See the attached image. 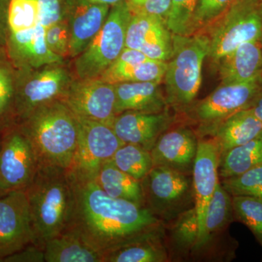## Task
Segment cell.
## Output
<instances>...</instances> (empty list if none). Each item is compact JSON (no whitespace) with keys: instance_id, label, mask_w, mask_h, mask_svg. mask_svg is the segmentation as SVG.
Returning a JSON list of instances; mask_svg holds the SVG:
<instances>
[{"instance_id":"obj_3","label":"cell","mask_w":262,"mask_h":262,"mask_svg":"<svg viewBox=\"0 0 262 262\" xmlns=\"http://www.w3.org/2000/svg\"><path fill=\"white\" fill-rule=\"evenodd\" d=\"M30 139L40 164L69 170L77 143L75 115L61 100L42 105L18 124Z\"/></svg>"},{"instance_id":"obj_18","label":"cell","mask_w":262,"mask_h":262,"mask_svg":"<svg viewBox=\"0 0 262 262\" xmlns=\"http://www.w3.org/2000/svg\"><path fill=\"white\" fill-rule=\"evenodd\" d=\"M64 18L70 29V58L80 55L102 28L111 7L106 5L72 3L63 5Z\"/></svg>"},{"instance_id":"obj_42","label":"cell","mask_w":262,"mask_h":262,"mask_svg":"<svg viewBox=\"0 0 262 262\" xmlns=\"http://www.w3.org/2000/svg\"><path fill=\"white\" fill-rule=\"evenodd\" d=\"M253 5H256V8H257L258 12H259L260 15H261L262 18V0H258L256 3H251Z\"/></svg>"},{"instance_id":"obj_33","label":"cell","mask_w":262,"mask_h":262,"mask_svg":"<svg viewBox=\"0 0 262 262\" xmlns=\"http://www.w3.org/2000/svg\"><path fill=\"white\" fill-rule=\"evenodd\" d=\"M198 0H171L166 24L176 35L193 34L192 24Z\"/></svg>"},{"instance_id":"obj_21","label":"cell","mask_w":262,"mask_h":262,"mask_svg":"<svg viewBox=\"0 0 262 262\" xmlns=\"http://www.w3.org/2000/svg\"><path fill=\"white\" fill-rule=\"evenodd\" d=\"M161 82H134L115 84L117 115L125 112L159 113L169 106Z\"/></svg>"},{"instance_id":"obj_22","label":"cell","mask_w":262,"mask_h":262,"mask_svg":"<svg viewBox=\"0 0 262 262\" xmlns=\"http://www.w3.org/2000/svg\"><path fill=\"white\" fill-rule=\"evenodd\" d=\"M207 136L216 143L222 158L228 150L262 136V122L248 108L221 122Z\"/></svg>"},{"instance_id":"obj_12","label":"cell","mask_w":262,"mask_h":262,"mask_svg":"<svg viewBox=\"0 0 262 262\" xmlns=\"http://www.w3.org/2000/svg\"><path fill=\"white\" fill-rule=\"evenodd\" d=\"M61 101L76 116L110 127L117 116L115 85L98 78L75 77Z\"/></svg>"},{"instance_id":"obj_8","label":"cell","mask_w":262,"mask_h":262,"mask_svg":"<svg viewBox=\"0 0 262 262\" xmlns=\"http://www.w3.org/2000/svg\"><path fill=\"white\" fill-rule=\"evenodd\" d=\"M262 96V75L238 84H220L204 99L186 112L200 124L199 138L208 135L221 122L243 110L252 108Z\"/></svg>"},{"instance_id":"obj_40","label":"cell","mask_w":262,"mask_h":262,"mask_svg":"<svg viewBox=\"0 0 262 262\" xmlns=\"http://www.w3.org/2000/svg\"><path fill=\"white\" fill-rule=\"evenodd\" d=\"M125 0H63V5L67 3H90V4L106 5L113 7L123 3Z\"/></svg>"},{"instance_id":"obj_6","label":"cell","mask_w":262,"mask_h":262,"mask_svg":"<svg viewBox=\"0 0 262 262\" xmlns=\"http://www.w3.org/2000/svg\"><path fill=\"white\" fill-rule=\"evenodd\" d=\"M131 15L125 2L111 7L102 28L84 51L74 58L72 69L75 77L98 78L125 48V37Z\"/></svg>"},{"instance_id":"obj_36","label":"cell","mask_w":262,"mask_h":262,"mask_svg":"<svg viewBox=\"0 0 262 262\" xmlns=\"http://www.w3.org/2000/svg\"><path fill=\"white\" fill-rule=\"evenodd\" d=\"M131 15H155L167 20L171 0H125Z\"/></svg>"},{"instance_id":"obj_44","label":"cell","mask_w":262,"mask_h":262,"mask_svg":"<svg viewBox=\"0 0 262 262\" xmlns=\"http://www.w3.org/2000/svg\"><path fill=\"white\" fill-rule=\"evenodd\" d=\"M5 194H4V193H3V192H2L1 190H0V198H1V196H3V195H5Z\"/></svg>"},{"instance_id":"obj_19","label":"cell","mask_w":262,"mask_h":262,"mask_svg":"<svg viewBox=\"0 0 262 262\" xmlns=\"http://www.w3.org/2000/svg\"><path fill=\"white\" fill-rule=\"evenodd\" d=\"M168 62L149 59L141 52L125 48L113 64L98 79L110 84L163 82Z\"/></svg>"},{"instance_id":"obj_25","label":"cell","mask_w":262,"mask_h":262,"mask_svg":"<svg viewBox=\"0 0 262 262\" xmlns=\"http://www.w3.org/2000/svg\"><path fill=\"white\" fill-rule=\"evenodd\" d=\"M234 216L232 195L219 182L207 209L203 232L194 254L204 251L210 246L215 236L220 234L232 222Z\"/></svg>"},{"instance_id":"obj_45","label":"cell","mask_w":262,"mask_h":262,"mask_svg":"<svg viewBox=\"0 0 262 262\" xmlns=\"http://www.w3.org/2000/svg\"><path fill=\"white\" fill-rule=\"evenodd\" d=\"M4 51H5V48L0 47V53H1V52Z\"/></svg>"},{"instance_id":"obj_16","label":"cell","mask_w":262,"mask_h":262,"mask_svg":"<svg viewBox=\"0 0 262 262\" xmlns=\"http://www.w3.org/2000/svg\"><path fill=\"white\" fill-rule=\"evenodd\" d=\"M198 134L187 127L165 131L150 150L154 166H163L192 175L198 151Z\"/></svg>"},{"instance_id":"obj_10","label":"cell","mask_w":262,"mask_h":262,"mask_svg":"<svg viewBox=\"0 0 262 262\" xmlns=\"http://www.w3.org/2000/svg\"><path fill=\"white\" fill-rule=\"evenodd\" d=\"M75 117L77 143L68 171L75 179H95L103 164L111 160L125 143L119 139L113 127Z\"/></svg>"},{"instance_id":"obj_30","label":"cell","mask_w":262,"mask_h":262,"mask_svg":"<svg viewBox=\"0 0 262 262\" xmlns=\"http://www.w3.org/2000/svg\"><path fill=\"white\" fill-rule=\"evenodd\" d=\"M114 165L137 180H143L154 167L149 151L140 146L125 144L111 159Z\"/></svg>"},{"instance_id":"obj_39","label":"cell","mask_w":262,"mask_h":262,"mask_svg":"<svg viewBox=\"0 0 262 262\" xmlns=\"http://www.w3.org/2000/svg\"><path fill=\"white\" fill-rule=\"evenodd\" d=\"M10 0H0V47L6 48Z\"/></svg>"},{"instance_id":"obj_29","label":"cell","mask_w":262,"mask_h":262,"mask_svg":"<svg viewBox=\"0 0 262 262\" xmlns=\"http://www.w3.org/2000/svg\"><path fill=\"white\" fill-rule=\"evenodd\" d=\"M15 94V69L4 51L0 53V132L16 124Z\"/></svg>"},{"instance_id":"obj_37","label":"cell","mask_w":262,"mask_h":262,"mask_svg":"<svg viewBox=\"0 0 262 262\" xmlns=\"http://www.w3.org/2000/svg\"><path fill=\"white\" fill-rule=\"evenodd\" d=\"M39 18L45 28L64 18L63 0H37Z\"/></svg>"},{"instance_id":"obj_46","label":"cell","mask_w":262,"mask_h":262,"mask_svg":"<svg viewBox=\"0 0 262 262\" xmlns=\"http://www.w3.org/2000/svg\"><path fill=\"white\" fill-rule=\"evenodd\" d=\"M261 40H262V37H261Z\"/></svg>"},{"instance_id":"obj_31","label":"cell","mask_w":262,"mask_h":262,"mask_svg":"<svg viewBox=\"0 0 262 262\" xmlns=\"http://www.w3.org/2000/svg\"><path fill=\"white\" fill-rule=\"evenodd\" d=\"M234 218L247 226L262 246V200L249 196H232Z\"/></svg>"},{"instance_id":"obj_17","label":"cell","mask_w":262,"mask_h":262,"mask_svg":"<svg viewBox=\"0 0 262 262\" xmlns=\"http://www.w3.org/2000/svg\"><path fill=\"white\" fill-rule=\"evenodd\" d=\"M175 120L168 110L159 113L127 111L117 115L112 127L125 144H136L150 151Z\"/></svg>"},{"instance_id":"obj_28","label":"cell","mask_w":262,"mask_h":262,"mask_svg":"<svg viewBox=\"0 0 262 262\" xmlns=\"http://www.w3.org/2000/svg\"><path fill=\"white\" fill-rule=\"evenodd\" d=\"M170 230L169 244L173 254H194L199 237V225L195 208L183 212L175 220Z\"/></svg>"},{"instance_id":"obj_13","label":"cell","mask_w":262,"mask_h":262,"mask_svg":"<svg viewBox=\"0 0 262 262\" xmlns=\"http://www.w3.org/2000/svg\"><path fill=\"white\" fill-rule=\"evenodd\" d=\"M37 241L25 190L13 191L0 198V262Z\"/></svg>"},{"instance_id":"obj_7","label":"cell","mask_w":262,"mask_h":262,"mask_svg":"<svg viewBox=\"0 0 262 262\" xmlns=\"http://www.w3.org/2000/svg\"><path fill=\"white\" fill-rule=\"evenodd\" d=\"M202 33L208 42L207 58L218 63L243 43L262 37V18L256 5L247 0H234L227 11Z\"/></svg>"},{"instance_id":"obj_23","label":"cell","mask_w":262,"mask_h":262,"mask_svg":"<svg viewBox=\"0 0 262 262\" xmlns=\"http://www.w3.org/2000/svg\"><path fill=\"white\" fill-rule=\"evenodd\" d=\"M46 262H103V255L73 232L50 239L44 245Z\"/></svg>"},{"instance_id":"obj_35","label":"cell","mask_w":262,"mask_h":262,"mask_svg":"<svg viewBox=\"0 0 262 262\" xmlns=\"http://www.w3.org/2000/svg\"><path fill=\"white\" fill-rule=\"evenodd\" d=\"M45 39L48 49L54 54L65 61L70 58V29L67 18L46 28Z\"/></svg>"},{"instance_id":"obj_14","label":"cell","mask_w":262,"mask_h":262,"mask_svg":"<svg viewBox=\"0 0 262 262\" xmlns=\"http://www.w3.org/2000/svg\"><path fill=\"white\" fill-rule=\"evenodd\" d=\"M220 160V150L213 139L199 138L192 175L194 207L199 225V237L194 251L203 234L208 205L220 182L219 166Z\"/></svg>"},{"instance_id":"obj_9","label":"cell","mask_w":262,"mask_h":262,"mask_svg":"<svg viewBox=\"0 0 262 262\" xmlns=\"http://www.w3.org/2000/svg\"><path fill=\"white\" fill-rule=\"evenodd\" d=\"M145 206L162 222L173 221L194 206L190 175L163 166H154L141 180Z\"/></svg>"},{"instance_id":"obj_32","label":"cell","mask_w":262,"mask_h":262,"mask_svg":"<svg viewBox=\"0 0 262 262\" xmlns=\"http://www.w3.org/2000/svg\"><path fill=\"white\" fill-rule=\"evenodd\" d=\"M220 183L232 196H249L262 200V164L241 175L222 179Z\"/></svg>"},{"instance_id":"obj_1","label":"cell","mask_w":262,"mask_h":262,"mask_svg":"<svg viewBox=\"0 0 262 262\" xmlns=\"http://www.w3.org/2000/svg\"><path fill=\"white\" fill-rule=\"evenodd\" d=\"M72 179L75 208L67 231L78 235L103 257L131 243L164 236L163 222L146 206L108 195L95 179Z\"/></svg>"},{"instance_id":"obj_24","label":"cell","mask_w":262,"mask_h":262,"mask_svg":"<svg viewBox=\"0 0 262 262\" xmlns=\"http://www.w3.org/2000/svg\"><path fill=\"white\" fill-rule=\"evenodd\" d=\"M95 181L108 195L145 206L141 181L122 171L111 160L101 166Z\"/></svg>"},{"instance_id":"obj_43","label":"cell","mask_w":262,"mask_h":262,"mask_svg":"<svg viewBox=\"0 0 262 262\" xmlns=\"http://www.w3.org/2000/svg\"><path fill=\"white\" fill-rule=\"evenodd\" d=\"M2 136H3V133L0 132V145H1Z\"/></svg>"},{"instance_id":"obj_20","label":"cell","mask_w":262,"mask_h":262,"mask_svg":"<svg viewBox=\"0 0 262 262\" xmlns=\"http://www.w3.org/2000/svg\"><path fill=\"white\" fill-rule=\"evenodd\" d=\"M217 64L221 84L243 83L262 75L261 38L243 43Z\"/></svg>"},{"instance_id":"obj_38","label":"cell","mask_w":262,"mask_h":262,"mask_svg":"<svg viewBox=\"0 0 262 262\" xmlns=\"http://www.w3.org/2000/svg\"><path fill=\"white\" fill-rule=\"evenodd\" d=\"M1 262H46L44 248L39 245L31 244L6 256Z\"/></svg>"},{"instance_id":"obj_5","label":"cell","mask_w":262,"mask_h":262,"mask_svg":"<svg viewBox=\"0 0 262 262\" xmlns=\"http://www.w3.org/2000/svg\"><path fill=\"white\" fill-rule=\"evenodd\" d=\"M75 77L72 67L66 61L48 63L37 68L15 69L16 124L39 106L62 100Z\"/></svg>"},{"instance_id":"obj_4","label":"cell","mask_w":262,"mask_h":262,"mask_svg":"<svg viewBox=\"0 0 262 262\" xmlns=\"http://www.w3.org/2000/svg\"><path fill=\"white\" fill-rule=\"evenodd\" d=\"M208 53V42L205 34H173V52L163 78L168 106L185 113L194 103L201 89L203 61Z\"/></svg>"},{"instance_id":"obj_2","label":"cell","mask_w":262,"mask_h":262,"mask_svg":"<svg viewBox=\"0 0 262 262\" xmlns=\"http://www.w3.org/2000/svg\"><path fill=\"white\" fill-rule=\"evenodd\" d=\"M25 192L37 244L43 248L70 227L75 208L73 180L66 169L40 164Z\"/></svg>"},{"instance_id":"obj_41","label":"cell","mask_w":262,"mask_h":262,"mask_svg":"<svg viewBox=\"0 0 262 262\" xmlns=\"http://www.w3.org/2000/svg\"><path fill=\"white\" fill-rule=\"evenodd\" d=\"M251 110L253 115L262 122V96L258 100L257 102L255 103L254 106L251 108Z\"/></svg>"},{"instance_id":"obj_34","label":"cell","mask_w":262,"mask_h":262,"mask_svg":"<svg viewBox=\"0 0 262 262\" xmlns=\"http://www.w3.org/2000/svg\"><path fill=\"white\" fill-rule=\"evenodd\" d=\"M234 0H198L193 18V34L214 22L233 4Z\"/></svg>"},{"instance_id":"obj_27","label":"cell","mask_w":262,"mask_h":262,"mask_svg":"<svg viewBox=\"0 0 262 262\" xmlns=\"http://www.w3.org/2000/svg\"><path fill=\"white\" fill-rule=\"evenodd\" d=\"M262 164V136L228 150L219 166V177H236Z\"/></svg>"},{"instance_id":"obj_15","label":"cell","mask_w":262,"mask_h":262,"mask_svg":"<svg viewBox=\"0 0 262 262\" xmlns=\"http://www.w3.org/2000/svg\"><path fill=\"white\" fill-rule=\"evenodd\" d=\"M125 48L137 50L149 59L168 62L173 52V34L160 17L134 15L127 26Z\"/></svg>"},{"instance_id":"obj_26","label":"cell","mask_w":262,"mask_h":262,"mask_svg":"<svg viewBox=\"0 0 262 262\" xmlns=\"http://www.w3.org/2000/svg\"><path fill=\"white\" fill-rule=\"evenodd\" d=\"M164 236L141 239L110 251L103 256V262H166L169 253Z\"/></svg>"},{"instance_id":"obj_11","label":"cell","mask_w":262,"mask_h":262,"mask_svg":"<svg viewBox=\"0 0 262 262\" xmlns=\"http://www.w3.org/2000/svg\"><path fill=\"white\" fill-rule=\"evenodd\" d=\"M40 165L32 143L18 124L3 131L0 145V190H26Z\"/></svg>"}]
</instances>
